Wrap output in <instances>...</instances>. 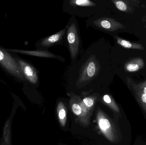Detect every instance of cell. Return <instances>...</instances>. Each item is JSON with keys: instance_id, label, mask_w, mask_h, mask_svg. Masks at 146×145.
<instances>
[{"instance_id": "obj_1", "label": "cell", "mask_w": 146, "mask_h": 145, "mask_svg": "<svg viewBox=\"0 0 146 145\" xmlns=\"http://www.w3.org/2000/svg\"><path fill=\"white\" fill-rule=\"evenodd\" d=\"M110 44L104 37L91 43L64 74L67 87L76 91L105 87L110 80Z\"/></svg>"}, {"instance_id": "obj_2", "label": "cell", "mask_w": 146, "mask_h": 145, "mask_svg": "<svg viewBox=\"0 0 146 145\" xmlns=\"http://www.w3.org/2000/svg\"><path fill=\"white\" fill-rule=\"evenodd\" d=\"M106 0H65L62 11L71 16L88 18L108 10Z\"/></svg>"}, {"instance_id": "obj_3", "label": "cell", "mask_w": 146, "mask_h": 145, "mask_svg": "<svg viewBox=\"0 0 146 145\" xmlns=\"http://www.w3.org/2000/svg\"><path fill=\"white\" fill-rule=\"evenodd\" d=\"M66 26V46L70 54V64H72L78 60L84 52L80 29L75 16H71Z\"/></svg>"}, {"instance_id": "obj_4", "label": "cell", "mask_w": 146, "mask_h": 145, "mask_svg": "<svg viewBox=\"0 0 146 145\" xmlns=\"http://www.w3.org/2000/svg\"><path fill=\"white\" fill-rule=\"evenodd\" d=\"M86 25L87 28L92 27L109 34L117 32L125 28L121 22L109 14L108 10L88 18Z\"/></svg>"}, {"instance_id": "obj_5", "label": "cell", "mask_w": 146, "mask_h": 145, "mask_svg": "<svg viewBox=\"0 0 146 145\" xmlns=\"http://www.w3.org/2000/svg\"><path fill=\"white\" fill-rule=\"evenodd\" d=\"M0 66L9 74L17 80H25L20 67L15 57L6 49L0 46Z\"/></svg>"}, {"instance_id": "obj_6", "label": "cell", "mask_w": 146, "mask_h": 145, "mask_svg": "<svg viewBox=\"0 0 146 145\" xmlns=\"http://www.w3.org/2000/svg\"><path fill=\"white\" fill-rule=\"evenodd\" d=\"M66 26L56 33L38 40L35 44L37 49L48 50L54 46L66 45Z\"/></svg>"}, {"instance_id": "obj_7", "label": "cell", "mask_w": 146, "mask_h": 145, "mask_svg": "<svg viewBox=\"0 0 146 145\" xmlns=\"http://www.w3.org/2000/svg\"><path fill=\"white\" fill-rule=\"evenodd\" d=\"M18 62L25 79L33 85L37 84L39 81L38 74L36 68L19 57H15Z\"/></svg>"}, {"instance_id": "obj_8", "label": "cell", "mask_w": 146, "mask_h": 145, "mask_svg": "<svg viewBox=\"0 0 146 145\" xmlns=\"http://www.w3.org/2000/svg\"><path fill=\"white\" fill-rule=\"evenodd\" d=\"M6 49L9 52H12L16 53L21 54L25 55L40 57V58L56 59L64 63H65L66 61L63 57L53 53L50 52L49 50H38V49L36 50H25L16 49Z\"/></svg>"}, {"instance_id": "obj_9", "label": "cell", "mask_w": 146, "mask_h": 145, "mask_svg": "<svg viewBox=\"0 0 146 145\" xmlns=\"http://www.w3.org/2000/svg\"><path fill=\"white\" fill-rule=\"evenodd\" d=\"M98 123L101 132L111 141L115 138L113 129L109 120L101 113L99 112L98 116Z\"/></svg>"}, {"instance_id": "obj_10", "label": "cell", "mask_w": 146, "mask_h": 145, "mask_svg": "<svg viewBox=\"0 0 146 145\" xmlns=\"http://www.w3.org/2000/svg\"><path fill=\"white\" fill-rule=\"evenodd\" d=\"M127 83L129 89L133 93L136 100L146 114V94L138 87L136 83L133 81L131 78L127 77Z\"/></svg>"}, {"instance_id": "obj_11", "label": "cell", "mask_w": 146, "mask_h": 145, "mask_svg": "<svg viewBox=\"0 0 146 145\" xmlns=\"http://www.w3.org/2000/svg\"><path fill=\"white\" fill-rule=\"evenodd\" d=\"M145 65V62L141 58H135L125 64L124 70L127 72H136L144 68Z\"/></svg>"}, {"instance_id": "obj_12", "label": "cell", "mask_w": 146, "mask_h": 145, "mask_svg": "<svg viewBox=\"0 0 146 145\" xmlns=\"http://www.w3.org/2000/svg\"><path fill=\"white\" fill-rule=\"evenodd\" d=\"M114 37L117 43L124 48L145 50L143 46L140 43L131 42L129 41L122 39L117 35L115 36Z\"/></svg>"}, {"instance_id": "obj_13", "label": "cell", "mask_w": 146, "mask_h": 145, "mask_svg": "<svg viewBox=\"0 0 146 145\" xmlns=\"http://www.w3.org/2000/svg\"><path fill=\"white\" fill-rule=\"evenodd\" d=\"M57 111L59 121L62 126L64 127L66 122L67 115L66 108L63 103L60 102L58 104Z\"/></svg>"}, {"instance_id": "obj_14", "label": "cell", "mask_w": 146, "mask_h": 145, "mask_svg": "<svg viewBox=\"0 0 146 145\" xmlns=\"http://www.w3.org/2000/svg\"><path fill=\"white\" fill-rule=\"evenodd\" d=\"M110 1L113 3L115 7L119 11L124 12H126L127 11V5L123 1L117 0H111Z\"/></svg>"}, {"instance_id": "obj_15", "label": "cell", "mask_w": 146, "mask_h": 145, "mask_svg": "<svg viewBox=\"0 0 146 145\" xmlns=\"http://www.w3.org/2000/svg\"><path fill=\"white\" fill-rule=\"evenodd\" d=\"M103 100L106 104L110 106L111 107L117 112H119V110L117 105L112 99L111 97L108 94H106L103 96Z\"/></svg>"}, {"instance_id": "obj_16", "label": "cell", "mask_w": 146, "mask_h": 145, "mask_svg": "<svg viewBox=\"0 0 146 145\" xmlns=\"http://www.w3.org/2000/svg\"><path fill=\"white\" fill-rule=\"evenodd\" d=\"M72 110L74 113L76 115H80L81 114V108L77 104H73L72 106Z\"/></svg>"}, {"instance_id": "obj_17", "label": "cell", "mask_w": 146, "mask_h": 145, "mask_svg": "<svg viewBox=\"0 0 146 145\" xmlns=\"http://www.w3.org/2000/svg\"><path fill=\"white\" fill-rule=\"evenodd\" d=\"M85 104L88 107H91L94 104V100L91 97H86L83 99Z\"/></svg>"}, {"instance_id": "obj_18", "label": "cell", "mask_w": 146, "mask_h": 145, "mask_svg": "<svg viewBox=\"0 0 146 145\" xmlns=\"http://www.w3.org/2000/svg\"><path fill=\"white\" fill-rule=\"evenodd\" d=\"M138 87L144 93L146 94V80L143 82L139 83H136Z\"/></svg>"}, {"instance_id": "obj_19", "label": "cell", "mask_w": 146, "mask_h": 145, "mask_svg": "<svg viewBox=\"0 0 146 145\" xmlns=\"http://www.w3.org/2000/svg\"><path fill=\"white\" fill-rule=\"evenodd\" d=\"M0 81H1V79H0Z\"/></svg>"}]
</instances>
